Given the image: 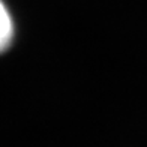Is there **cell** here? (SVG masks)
I'll list each match as a JSON object with an SVG mask.
<instances>
[{
	"instance_id": "6da1fadb",
	"label": "cell",
	"mask_w": 147,
	"mask_h": 147,
	"mask_svg": "<svg viewBox=\"0 0 147 147\" xmlns=\"http://www.w3.org/2000/svg\"><path fill=\"white\" fill-rule=\"evenodd\" d=\"M15 38V23L11 11L3 0H0V54L9 50Z\"/></svg>"
}]
</instances>
